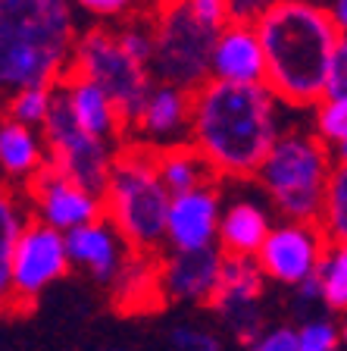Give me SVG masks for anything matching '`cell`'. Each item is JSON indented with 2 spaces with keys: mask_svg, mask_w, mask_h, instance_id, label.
Instances as JSON below:
<instances>
[{
  "mask_svg": "<svg viewBox=\"0 0 347 351\" xmlns=\"http://www.w3.org/2000/svg\"><path fill=\"white\" fill-rule=\"evenodd\" d=\"M285 104L266 85H225L210 79L194 91L191 145L225 179H253L282 138Z\"/></svg>",
  "mask_w": 347,
  "mask_h": 351,
  "instance_id": "cell-1",
  "label": "cell"
},
{
  "mask_svg": "<svg viewBox=\"0 0 347 351\" xmlns=\"http://www.w3.org/2000/svg\"><path fill=\"white\" fill-rule=\"evenodd\" d=\"M266 51V88L291 110L326 101L329 69L341 44L332 13L319 0H272L257 19Z\"/></svg>",
  "mask_w": 347,
  "mask_h": 351,
  "instance_id": "cell-2",
  "label": "cell"
},
{
  "mask_svg": "<svg viewBox=\"0 0 347 351\" xmlns=\"http://www.w3.org/2000/svg\"><path fill=\"white\" fill-rule=\"evenodd\" d=\"M73 0H0V85L57 88L79 44Z\"/></svg>",
  "mask_w": 347,
  "mask_h": 351,
  "instance_id": "cell-3",
  "label": "cell"
},
{
  "mask_svg": "<svg viewBox=\"0 0 347 351\" xmlns=\"http://www.w3.org/2000/svg\"><path fill=\"white\" fill-rule=\"evenodd\" d=\"M103 204L107 219L119 229L135 254H153L163 248L172 195L159 179L157 151L131 141L119 147L103 191Z\"/></svg>",
  "mask_w": 347,
  "mask_h": 351,
  "instance_id": "cell-4",
  "label": "cell"
},
{
  "mask_svg": "<svg viewBox=\"0 0 347 351\" xmlns=\"http://www.w3.org/2000/svg\"><path fill=\"white\" fill-rule=\"evenodd\" d=\"M335 173V154L313 129H288L275 141L257 185L272 201V210L291 223H319L329 179Z\"/></svg>",
  "mask_w": 347,
  "mask_h": 351,
  "instance_id": "cell-5",
  "label": "cell"
},
{
  "mask_svg": "<svg viewBox=\"0 0 347 351\" xmlns=\"http://www.w3.org/2000/svg\"><path fill=\"white\" fill-rule=\"evenodd\" d=\"M153 22V63L151 73L157 82L185 88L194 95L210 82V60L216 35L207 32L191 16L185 0H159L151 16Z\"/></svg>",
  "mask_w": 347,
  "mask_h": 351,
  "instance_id": "cell-6",
  "label": "cell"
},
{
  "mask_svg": "<svg viewBox=\"0 0 347 351\" xmlns=\"http://www.w3.org/2000/svg\"><path fill=\"white\" fill-rule=\"evenodd\" d=\"M69 73L94 82L97 88H103V91L113 97L116 107L123 110V117H125V132L135 123V117L141 113L147 95H151L153 85H157L151 69L135 63V60L123 51L116 29H103V25L81 32Z\"/></svg>",
  "mask_w": 347,
  "mask_h": 351,
  "instance_id": "cell-7",
  "label": "cell"
},
{
  "mask_svg": "<svg viewBox=\"0 0 347 351\" xmlns=\"http://www.w3.org/2000/svg\"><path fill=\"white\" fill-rule=\"evenodd\" d=\"M69 267H73V261L66 251V235L31 219L22 239L16 241L10 267L0 270L3 298H7V304L16 307L31 304L47 285L63 279Z\"/></svg>",
  "mask_w": 347,
  "mask_h": 351,
  "instance_id": "cell-8",
  "label": "cell"
},
{
  "mask_svg": "<svg viewBox=\"0 0 347 351\" xmlns=\"http://www.w3.org/2000/svg\"><path fill=\"white\" fill-rule=\"evenodd\" d=\"M44 141H47V154H51V167H57L63 176H69L73 182L85 185L94 195L107 191L110 173H113L119 151H113L110 141L88 135L69 113L60 91H57V110H53L51 123L44 125Z\"/></svg>",
  "mask_w": 347,
  "mask_h": 351,
  "instance_id": "cell-9",
  "label": "cell"
},
{
  "mask_svg": "<svg viewBox=\"0 0 347 351\" xmlns=\"http://www.w3.org/2000/svg\"><path fill=\"white\" fill-rule=\"evenodd\" d=\"M22 195H25L29 210L38 223L57 229V232H63V235L107 217L103 195H94V191H88L85 185L73 182L69 176H63L57 167H51V163H47L41 173L31 176V182L22 189Z\"/></svg>",
  "mask_w": 347,
  "mask_h": 351,
  "instance_id": "cell-10",
  "label": "cell"
},
{
  "mask_svg": "<svg viewBox=\"0 0 347 351\" xmlns=\"http://www.w3.org/2000/svg\"><path fill=\"white\" fill-rule=\"evenodd\" d=\"M329 248H332V241H329V235L322 232L319 223L279 219L275 229L269 232L266 245L257 254V263H260L263 276L269 282L294 289V285L316 276Z\"/></svg>",
  "mask_w": 347,
  "mask_h": 351,
  "instance_id": "cell-11",
  "label": "cell"
},
{
  "mask_svg": "<svg viewBox=\"0 0 347 351\" xmlns=\"http://www.w3.org/2000/svg\"><path fill=\"white\" fill-rule=\"evenodd\" d=\"M263 289H266V276L253 257H225L222 279L210 307L222 317L235 342L244 348H250L266 329L263 326Z\"/></svg>",
  "mask_w": 347,
  "mask_h": 351,
  "instance_id": "cell-12",
  "label": "cell"
},
{
  "mask_svg": "<svg viewBox=\"0 0 347 351\" xmlns=\"http://www.w3.org/2000/svg\"><path fill=\"white\" fill-rule=\"evenodd\" d=\"M191 123H194V95L185 88L157 82L141 113L129 125V135L131 145H144L159 154L179 145H191Z\"/></svg>",
  "mask_w": 347,
  "mask_h": 351,
  "instance_id": "cell-13",
  "label": "cell"
},
{
  "mask_svg": "<svg viewBox=\"0 0 347 351\" xmlns=\"http://www.w3.org/2000/svg\"><path fill=\"white\" fill-rule=\"evenodd\" d=\"M222 189L207 185L185 195H172L166 219V248L169 251H207L219 245L222 223Z\"/></svg>",
  "mask_w": 347,
  "mask_h": 351,
  "instance_id": "cell-14",
  "label": "cell"
},
{
  "mask_svg": "<svg viewBox=\"0 0 347 351\" xmlns=\"http://www.w3.org/2000/svg\"><path fill=\"white\" fill-rule=\"evenodd\" d=\"M225 254L219 248L207 251H169L159 261V289L163 301L175 304H213L222 279Z\"/></svg>",
  "mask_w": 347,
  "mask_h": 351,
  "instance_id": "cell-15",
  "label": "cell"
},
{
  "mask_svg": "<svg viewBox=\"0 0 347 351\" xmlns=\"http://www.w3.org/2000/svg\"><path fill=\"white\" fill-rule=\"evenodd\" d=\"M210 79L225 85H266V51L257 22H231L219 32Z\"/></svg>",
  "mask_w": 347,
  "mask_h": 351,
  "instance_id": "cell-16",
  "label": "cell"
},
{
  "mask_svg": "<svg viewBox=\"0 0 347 351\" xmlns=\"http://www.w3.org/2000/svg\"><path fill=\"white\" fill-rule=\"evenodd\" d=\"M66 251H69L73 267L85 270L101 285H113L119 279V273L125 270L129 257L135 254L129 248V241L119 235V229L107 217L66 232Z\"/></svg>",
  "mask_w": 347,
  "mask_h": 351,
  "instance_id": "cell-17",
  "label": "cell"
},
{
  "mask_svg": "<svg viewBox=\"0 0 347 351\" xmlns=\"http://www.w3.org/2000/svg\"><path fill=\"white\" fill-rule=\"evenodd\" d=\"M57 91L66 101L69 113L75 117V123H79L88 135H94V138H101V141H110V145L125 135L123 110L116 107L113 97H110L103 88H97L94 82L69 73L57 85Z\"/></svg>",
  "mask_w": 347,
  "mask_h": 351,
  "instance_id": "cell-18",
  "label": "cell"
},
{
  "mask_svg": "<svg viewBox=\"0 0 347 351\" xmlns=\"http://www.w3.org/2000/svg\"><path fill=\"white\" fill-rule=\"evenodd\" d=\"M275 229L272 213L257 197H235L222 210L219 223V251L225 257H253L266 245L269 232Z\"/></svg>",
  "mask_w": 347,
  "mask_h": 351,
  "instance_id": "cell-19",
  "label": "cell"
},
{
  "mask_svg": "<svg viewBox=\"0 0 347 351\" xmlns=\"http://www.w3.org/2000/svg\"><path fill=\"white\" fill-rule=\"evenodd\" d=\"M47 163H51V154H47L44 132L25 129L10 119L0 123V167L10 182H19L25 189L31 176L41 173Z\"/></svg>",
  "mask_w": 347,
  "mask_h": 351,
  "instance_id": "cell-20",
  "label": "cell"
},
{
  "mask_svg": "<svg viewBox=\"0 0 347 351\" xmlns=\"http://www.w3.org/2000/svg\"><path fill=\"white\" fill-rule=\"evenodd\" d=\"M157 167L169 195H185V191L207 189V185L219 182V173L213 169V163L194 145H179L169 147V151H159Z\"/></svg>",
  "mask_w": 347,
  "mask_h": 351,
  "instance_id": "cell-21",
  "label": "cell"
},
{
  "mask_svg": "<svg viewBox=\"0 0 347 351\" xmlns=\"http://www.w3.org/2000/svg\"><path fill=\"white\" fill-rule=\"evenodd\" d=\"M113 298L125 311H151L157 301H163L159 263H151L147 254H131L125 270L113 282Z\"/></svg>",
  "mask_w": 347,
  "mask_h": 351,
  "instance_id": "cell-22",
  "label": "cell"
},
{
  "mask_svg": "<svg viewBox=\"0 0 347 351\" xmlns=\"http://www.w3.org/2000/svg\"><path fill=\"white\" fill-rule=\"evenodd\" d=\"M53 110H57V88L51 85H31L7 95V119L25 125V129L44 132Z\"/></svg>",
  "mask_w": 347,
  "mask_h": 351,
  "instance_id": "cell-23",
  "label": "cell"
},
{
  "mask_svg": "<svg viewBox=\"0 0 347 351\" xmlns=\"http://www.w3.org/2000/svg\"><path fill=\"white\" fill-rule=\"evenodd\" d=\"M319 285H322V301H326L329 314H347V241L332 245L319 263L316 273Z\"/></svg>",
  "mask_w": 347,
  "mask_h": 351,
  "instance_id": "cell-24",
  "label": "cell"
},
{
  "mask_svg": "<svg viewBox=\"0 0 347 351\" xmlns=\"http://www.w3.org/2000/svg\"><path fill=\"white\" fill-rule=\"evenodd\" d=\"M31 219L35 217L29 210V201H22L13 191H3V197H0V270L10 267L16 241L22 239V232L29 229Z\"/></svg>",
  "mask_w": 347,
  "mask_h": 351,
  "instance_id": "cell-25",
  "label": "cell"
},
{
  "mask_svg": "<svg viewBox=\"0 0 347 351\" xmlns=\"http://www.w3.org/2000/svg\"><path fill=\"white\" fill-rule=\"evenodd\" d=\"M319 226H322V232L329 235L332 245L347 241V169L344 167H335L332 179H329Z\"/></svg>",
  "mask_w": 347,
  "mask_h": 351,
  "instance_id": "cell-26",
  "label": "cell"
},
{
  "mask_svg": "<svg viewBox=\"0 0 347 351\" xmlns=\"http://www.w3.org/2000/svg\"><path fill=\"white\" fill-rule=\"evenodd\" d=\"M300 351H338L341 348V323L329 314H316L297 323Z\"/></svg>",
  "mask_w": 347,
  "mask_h": 351,
  "instance_id": "cell-27",
  "label": "cell"
},
{
  "mask_svg": "<svg viewBox=\"0 0 347 351\" xmlns=\"http://www.w3.org/2000/svg\"><path fill=\"white\" fill-rule=\"evenodd\" d=\"M310 129L316 132L329 147L344 145L347 141V101H329L326 97V101L313 110Z\"/></svg>",
  "mask_w": 347,
  "mask_h": 351,
  "instance_id": "cell-28",
  "label": "cell"
},
{
  "mask_svg": "<svg viewBox=\"0 0 347 351\" xmlns=\"http://www.w3.org/2000/svg\"><path fill=\"white\" fill-rule=\"evenodd\" d=\"M169 351H225V342L207 326H197L191 320H179L166 332Z\"/></svg>",
  "mask_w": 347,
  "mask_h": 351,
  "instance_id": "cell-29",
  "label": "cell"
},
{
  "mask_svg": "<svg viewBox=\"0 0 347 351\" xmlns=\"http://www.w3.org/2000/svg\"><path fill=\"white\" fill-rule=\"evenodd\" d=\"M116 35H119V44H123V51L129 53L135 63L147 66L151 69L153 63V51H157V41H153V22L151 19H129L125 25H119L116 29Z\"/></svg>",
  "mask_w": 347,
  "mask_h": 351,
  "instance_id": "cell-30",
  "label": "cell"
},
{
  "mask_svg": "<svg viewBox=\"0 0 347 351\" xmlns=\"http://www.w3.org/2000/svg\"><path fill=\"white\" fill-rule=\"evenodd\" d=\"M191 10V16H194L197 22H201L207 32H213V35H219V32L225 29V25H231V7L229 0H185Z\"/></svg>",
  "mask_w": 347,
  "mask_h": 351,
  "instance_id": "cell-31",
  "label": "cell"
},
{
  "mask_svg": "<svg viewBox=\"0 0 347 351\" xmlns=\"http://www.w3.org/2000/svg\"><path fill=\"white\" fill-rule=\"evenodd\" d=\"M247 351H300L297 326H266Z\"/></svg>",
  "mask_w": 347,
  "mask_h": 351,
  "instance_id": "cell-32",
  "label": "cell"
},
{
  "mask_svg": "<svg viewBox=\"0 0 347 351\" xmlns=\"http://www.w3.org/2000/svg\"><path fill=\"white\" fill-rule=\"evenodd\" d=\"M322 304L326 307V301H322V285H319V279H307V282L294 285V301H291V311L297 314V323L307 320V317H316V307Z\"/></svg>",
  "mask_w": 347,
  "mask_h": 351,
  "instance_id": "cell-33",
  "label": "cell"
},
{
  "mask_svg": "<svg viewBox=\"0 0 347 351\" xmlns=\"http://www.w3.org/2000/svg\"><path fill=\"white\" fill-rule=\"evenodd\" d=\"M75 10L94 19H123L138 7V0H73Z\"/></svg>",
  "mask_w": 347,
  "mask_h": 351,
  "instance_id": "cell-34",
  "label": "cell"
},
{
  "mask_svg": "<svg viewBox=\"0 0 347 351\" xmlns=\"http://www.w3.org/2000/svg\"><path fill=\"white\" fill-rule=\"evenodd\" d=\"M326 97L329 101H347V41L344 38H341L335 60H332V69H329Z\"/></svg>",
  "mask_w": 347,
  "mask_h": 351,
  "instance_id": "cell-35",
  "label": "cell"
},
{
  "mask_svg": "<svg viewBox=\"0 0 347 351\" xmlns=\"http://www.w3.org/2000/svg\"><path fill=\"white\" fill-rule=\"evenodd\" d=\"M269 3H272V0H229L231 19L235 22H257L269 10Z\"/></svg>",
  "mask_w": 347,
  "mask_h": 351,
  "instance_id": "cell-36",
  "label": "cell"
},
{
  "mask_svg": "<svg viewBox=\"0 0 347 351\" xmlns=\"http://www.w3.org/2000/svg\"><path fill=\"white\" fill-rule=\"evenodd\" d=\"M326 10L332 13L335 25H338L341 38H347V0H326Z\"/></svg>",
  "mask_w": 347,
  "mask_h": 351,
  "instance_id": "cell-37",
  "label": "cell"
},
{
  "mask_svg": "<svg viewBox=\"0 0 347 351\" xmlns=\"http://www.w3.org/2000/svg\"><path fill=\"white\" fill-rule=\"evenodd\" d=\"M332 154H335V167H344L347 169V141H344V145H338V147H332Z\"/></svg>",
  "mask_w": 347,
  "mask_h": 351,
  "instance_id": "cell-38",
  "label": "cell"
},
{
  "mask_svg": "<svg viewBox=\"0 0 347 351\" xmlns=\"http://www.w3.org/2000/svg\"><path fill=\"white\" fill-rule=\"evenodd\" d=\"M338 351H347V314L341 317V348Z\"/></svg>",
  "mask_w": 347,
  "mask_h": 351,
  "instance_id": "cell-39",
  "label": "cell"
},
{
  "mask_svg": "<svg viewBox=\"0 0 347 351\" xmlns=\"http://www.w3.org/2000/svg\"><path fill=\"white\" fill-rule=\"evenodd\" d=\"M119 351H129V348H119Z\"/></svg>",
  "mask_w": 347,
  "mask_h": 351,
  "instance_id": "cell-40",
  "label": "cell"
},
{
  "mask_svg": "<svg viewBox=\"0 0 347 351\" xmlns=\"http://www.w3.org/2000/svg\"><path fill=\"white\" fill-rule=\"evenodd\" d=\"M344 41H347V38H344Z\"/></svg>",
  "mask_w": 347,
  "mask_h": 351,
  "instance_id": "cell-41",
  "label": "cell"
}]
</instances>
